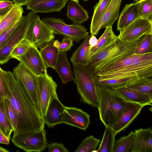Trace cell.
Listing matches in <instances>:
<instances>
[{
	"mask_svg": "<svg viewBox=\"0 0 152 152\" xmlns=\"http://www.w3.org/2000/svg\"><path fill=\"white\" fill-rule=\"evenodd\" d=\"M38 76L47 73V68L38 48L32 45L18 60Z\"/></svg>",
	"mask_w": 152,
	"mask_h": 152,
	"instance_id": "obj_11",
	"label": "cell"
},
{
	"mask_svg": "<svg viewBox=\"0 0 152 152\" xmlns=\"http://www.w3.org/2000/svg\"><path fill=\"white\" fill-rule=\"evenodd\" d=\"M8 113L13 128V135L19 134L18 121L17 113L10 100L7 98Z\"/></svg>",
	"mask_w": 152,
	"mask_h": 152,
	"instance_id": "obj_38",
	"label": "cell"
},
{
	"mask_svg": "<svg viewBox=\"0 0 152 152\" xmlns=\"http://www.w3.org/2000/svg\"><path fill=\"white\" fill-rule=\"evenodd\" d=\"M46 130L19 133L13 135L11 141L16 147L26 152H40L47 147Z\"/></svg>",
	"mask_w": 152,
	"mask_h": 152,
	"instance_id": "obj_6",
	"label": "cell"
},
{
	"mask_svg": "<svg viewBox=\"0 0 152 152\" xmlns=\"http://www.w3.org/2000/svg\"><path fill=\"white\" fill-rule=\"evenodd\" d=\"M84 1H88V0H83Z\"/></svg>",
	"mask_w": 152,
	"mask_h": 152,
	"instance_id": "obj_49",
	"label": "cell"
},
{
	"mask_svg": "<svg viewBox=\"0 0 152 152\" xmlns=\"http://www.w3.org/2000/svg\"><path fill=\"white\" fill-rule=\"evenodd\" d=\"M6 98L16 111L19 133L33 132L44 128V117L41 115L26 89L16 80L12 72L2 70Z\"/></svg>",
	"mask_w": 152,
	"mask_h": 152,
	"instance_id": "obj_1",
	"label": "cell"
},
{
	"mask_svg": "<svg viewBox=\"0 0 152 152\" xmlns=\"http://www.w3.org/2000/svg\"><path fill=\"white\" fill-rule=\"evenodd\" d=\"M126 86L152 97L151 77L139 78L129 83Z\"/></svg>",
	"mask_w": 152,
	"mask_h": 152,
	"instance_id": "obj_31",
	"label": "cell"
},
{
	"mask_svg": "<svg viewBox=\"0 0 152 152\" xmlns=\"http://www.w3.org/2000/svg\"><path fill=\"white\" fill-rule=\"evenodd\" d=\"M132 65H138L134 63L132 54L129 56L124 57L115 61L103 68L95 73V75L96 76H98L100 75L117 71Z\"/></svg>",
	"mask_w": 152,
	"mask_h": 152,
	"instance_id": "obj_29",
	"label": "cell"
},
{
	"mask_svg": "<svg viewBox=\"0 0 152 152\" xmlns=\"http://www.w3.org/2000/svg\"><path fill=\"white\" fill-rule=\"evenodd\" d=\"M24 12L22 6L14 4L11 10L0 19V34L23 18Z\"/></svg>",
	"mask_w": 152,
	"mask_h": 152,
	"instance_id": "obj_26",
	"label": "cell"
},
{
	"mask_svg": "<svg viewBox=\"0 0 152 152\" xmlns=\"http://www.w3.org/2000/svg\"><path fill=\"white\" fill-rule=\"evenodd\" d=\"M144 106L139 104L126 101L124 112L113 130L116 135L127 128L139 115Z\"/></svg>",
	"mask_w": 152,
	"mask_h": 152,
	"instance_id": "obj_17",
	"label": "cell"
},
{
	"mask_svg": "<svg viewBox=\"0 0 152 152\" xmlns=\"http://www.w3.org/2000/svg\"><path fill=\"white\" fill-rule=\"evenodd\" d=\"M75 75L74 82L81 96L80 100L94 107H99L97 85L95 80V73L91 67L73 65Z\"/></svg>",
	"mask_w": 152,
	"mask_h": 152,
	"instance_id": "obj_3",
	"label": "cell"
},
{
	"mask_svg": "<svg viewBox=\"0 0 152 152\" xmlns=\"http://www.w3.org/2000/svg\"><path fill=\"white\" fill-rule=\"evenodd\" d=\"M136 3L139 18L152 21V0H140Z\"/></svg>",
	"mask_w": 152,
	"mask_h": 152,
	"instance_id": "obj_36",
	"label": "cell"
},
{
	"mask_svg": "<svg viewBox=\"0 0 152 152\" xmlns=\"http://www.w3.org/2000/svg\"><path fill=\"white\" fill-rule=\"evenodd\" d=\"M102 139L96 152H112L116 134L111 128L105 127Z\"/></svg>",
	"mask_w": 152,
	"mask_h": 152,
	"instance_id": "obj_32",
	"label": "cell"
},
{
	"mask_svg": "<svg viewBox=\"0 0 152 152\" xmlns=\"http://www.w3.org/2000/svg\"><path fill=\"white\" fill-rule=\"evenodd\" d=\"M131 152H152V130L150 127L135 130Z\"/></svg>",
	"mask_w": 152,
	"mask_h": 152,
	"instance_id": "obj_18",
	"label": "cell"
},
{
	"mask_svg": "<svg viewBox=\"0 0 152 152\" xmlns=\"http://www.w3.org/2000/svg\"><path fill=\"white\" fill-rule=\"evenodd\" d=\"M42 20L53 29L56 34L70 37L77 43L89 34L84 26L74 24L68 25L63 19L59 18L46 17L43 18Z\"/></svg>",
	"mask_w": 152,
	"mask_h": 152,
	"instance_id": "obj_7",
	"label": "cell"
},
{
	"mask_svg": "<svg viewBox=\"0 0 152 152\" xmlns=\"http://www.w3.org/2000/svg\"><path fill=\"white\" fill-rule=\"evenodd\" d=\"M147 33H152V21L139 18L120 31L118 37L121 41L129 42Z\"/></svg>",
	"mask_w": 152,
	"mask_h": 152,
	"instance_id": "obj_10",
	"label": "cell"
},
{
	"mask_svg": "<svg viewBox=\"0 0 152 152\" xmlns=\"http://www.w3.org/2000/svg\"><path fill=\"white\" fill-rule=\"evenodd\" d=\"M55 33L37 15L29 26L25 38L33 45L41 48L55 38Z\"/></svg>",
	"mask_w": 152,
	"mask_h": 152,
	"instance_id": "obj_8",
	"label": "cell"
},
{
	"mask_svg": "<svg viewBox=\"0 0 152 152\" xmlns=\"http://www.w3.org/2000/svg\"><path fill=\"white\" fill-rule=\"evenodd\" d=\"M121 1L122 0H111L101 19L94 28L90 31L91 36L97 35L102 28L109 26H112L119 16Z\"/></svg>",
	"mask_w": 152,
	"mask_h": 152,
	"instance_id": "obj_15",
	"label": "cell"
},
{
	"mask_svg": "<svg viewBox=\"0 0 152 152\" xmlns=\"http://www.w3.org/2000/svg\"><path fill=\"white\" fill-rule=\"evenodd\" d=\"M57 87L56 83L47 73L38 76V94L44 117L51 99L57 95Z\"/></svg>",
	"mask_w": 152,
	"mask_h": 152,
	"instance_id": "obj_9",
	"label": "cell"
},
{
	"mask_svg": "<svg viewBox=\"0 0 152 152\" xmlns=\"http://www.w3.org/2000/svg\"><path fill=\"white\" fill-rule=\"evenodd\" d=\"M142 78L137 75L108 79H101L95 75V80L97 86L115 88L126 86L129 83L139 78Z\"/></svg>",
	"mask_w": 152,
	"mask_h": 152,
	"instance_id": "obj_27",
	"label": "cell"
},
{
	"mask_svg": "<svg viewBox=\"0 0 152 152\" xmlns=\"http://www.w3.org/2000/svg\"><path fill=\"white\" fill-rule=\"evenodd\" d=\"M10 139L4 136L0 132V143L8 145L10 143Z\"/></svg>",
	"mask_w": 152,
	"mask_h": 152,
	"instance_id": "obj_44",
	"label": "cell"
},
{
	"mask_svg": "<svg viewBox=\"0 0 152 152\" xmlns=\"http://www.w3.org/2000/svg\"><path fill=\"white\" fill-rule=\"evenodd\" d=\"M9 151L2 147H0V152H9Z\"/></svg>",
	"mask_w": 152,
	"mask_h": 152,
	"instance_id": "obj_47",
	"label": "cell"
},
{
	"mask_svg": "<svg viewBox=\"0 0 152 152\" xmlns=\"http://www.w3.org/2000/svg\"><path fill=\"white\" fill-rule=\"evenodd\" d=\"M111 0H100L94 7V12L90 27V31L101 19Z\"/></svg>",
	"mask_w": 152,
	"mask_h": 152,
	"instance_id": "obj_34",
	"label": "cell"
},
{
	"mask_svg": "<svg viewBox=\"0 0 152 152\" xmlns=\"http://www.w3.org/2000/svg\"><path fill=\"white\" fill-rule=\"evenodd\" d=\"M90 117L89 114L80 109L65 106L62 123L85 130L90 123Z\"/></svg>",
	"mask_w": 152,
	"mask_h": 152,
	"instance_id": "obj_12",
	"label": "cell"
},
{
	"mask_svg": "<svg viewBox=\"0 0 152 152\" xmlns=\"http://www.w3.org/2000/svg\"><path fill=\"white\" fill-rule=\"evenodd\" d=\"M126 101L137 103L144 106L152 104V97L126 86L114 88Z\"/></svg>",
	"mask_w": 152,
	"mask_h": 152,
	"instance_id": "obj_19",
	"label": "cell"
},
{
	"mask_svg": "<svg viewBox=\"0 0 152 152\" xmlns=\"http://www.w3.org/2000/svg\"><path fill=\"white\" fill-rule=\"evenodd\" d=\"M152 53V33L143 34L139 38L133 54H143Z\"/></svg>",
	"mask_w": 152,
	"mask_h": 152,
	"instance_id": "obj_33",
	"label": "cell"
},
{
	"mask_svg": "<svg viewBox=\"0 0 152 152\" xmlns=\"http://www.w3.org/2000/svg\"><path fill=\"white\" fill-rule=\"evenodd\" d=\"M0 132H1V130H0Z\"/></svg>",
	"mask_w": 152,
	"mask_h": 152,
	"instance_id": "obj_50",
	"label": "cell"
},
{
	"mask_svg": "<svg viewBox=\"0 0 152 152\" xmlns=\"http://www.w3.org/2000/svg\"><path fill=\"white\" fill-rule=\"evenodd\" d=\"M66 53L59 52L54 69L58 74L62 83L64 84L74 80Z\"/></svg>",
	"mask_w": 152,
	"mask_h": 152,
	"instance_id": "obj_22",
	"label": "cell"
},
{
	"mask_svg": "<svg viewBox=\"0 0 152 152\" xmlns=\"http://www.w3.org/2000/svg\"><path fill=\"white\" fill-rule=\"evenodd\" d=\"M136 3L126 4L120 13L117 23V30L121 31L130 23L139 18Z\"/></svg>",
	"mask_w": 152,
	"mask_h": 152,
	"instance_id": "obj_23",
	"label": "cell"
},
{
	"mask_svg": "<svg viewBox=\"0 0 152 152\" xmlns=\"http://www.w3.org/2000/svg\"><path fill=\"white\" fill-rule=\"evenodd\" d=\"M66 15L76 24L81 25L89 18L88 11L78 2L72 0L67 2Z\"/></svg>",
	"mask_w": 152,
	"mask_h": 152,
	"instance_id": "obj_21",
	"label": "cell"
},
{
	"mask_svg": "<svg viewBox=\"0 0 152 152\" xmlns=\"http://www.w3.org/2000/svg\"><path fill=\"white\" fill-rule=\"evenodd\" d=\"M48 152H69L64 145L61 143L52 142L47 145Z\"/></svg>",
	"mask_w": 152,
	"mask_h": 152,
	"instance_id": "obj_41",
	"label": "cell"
},
{
	"mask_svg": "<svg viewBox=\"0 0 152 152\" xmlns=\"http://www.w3.org/2000/svg\"><path fill=\"white\" fill-rule=\"evenodd\" d=\"M97 39L95 36H91L89 40V44L90 48H91L95 45L97 43Z\"/></svg>",
	"mask_w": 152,
	"mask_h": 152,
	"instance_id": "obj_45",
	"label": "cell"
},
{
	"mask_svg": "<svg viewBox=\"0 0 152 152\" xmlns=\"http://www.w3.org/2000/svg\"><path fill=\"white\" fill-rule=\"evenodd\" d=\"M65 106L59 100L57 95L51 99L44 117L45 124L50 128L63 123Z\"/></svg>",
	"mask_w": 152,
	"mask_h": 152,
	"instance_id": "obj_16",
	"label": "cell"
},
{
	"mask_svg": "<svg viewBox=\"0 0 152 152\" xmlns=\"http://www.w3.org/2000/svg\"><path fill=\"white\" fill-rule=\"evenodd\" d=\"M21 20L17 21L11 27L0 34V46L6 41L13 32Z\"/></svg>",
	"mask_w": 152,
	"mask_h": 152,
	"instance_id": "obj_42",
	"label": "cell"
},
{
	"mask_svg": "<svg viewBox=\"0 0 152 152\" xmlns=\"http://www.w3.org/2000/svg\"><path fill=\"white\" fill-rule=\"evenodd\" d=\"M2 70L0 67V96L4 98H6L4 81L2 75Z\"/></svg>",
	"mask_w": 152,
	"mask_h": 152,
	"instance_id": "obj_43",
	"label": "cell"
},
{
	"mask_svg": "<svg viewBox=\"0 0 152 152\" xmlns=\"http://www.w3.org/2000/svg\"><path fill=\"white\" fill-rule=\"evenodd\" d=\"M68 0H29L26 5L34 13L60 12Z\"/></svg>",
	"mask_w": 152,
	"mask_h": 152,
	"instance_id": "obj_14",
	"label": "cell"
},
{
	"mask_svg": "<svg viewBox=\"0 0 152 152\" xmlns=\"http://www.w3.org/2000/svg\"><path fill=\"white\" fill-rule=\"evenodd\" d=\"M90 37L89 34L87 35L73 53L70 58L72 65L83 67L89 66V59L88 53L90 48L89 40Z\"/></svg>",
	"mask_w": 152,
	"mask_h": 152,
	"instance_id": "obj_24",
	"label": "cell"
},
{
	"mask_svg": "<svg viewBox=\"0 0 152 152\" xmlns=\"http://www.w3.org/2000/svg\"><path fill=\"white\" fill-rule=\"evenodd\" d=\"M12 73L16 80L28 92L40 115L43 117L38 94V76L20 62L14 68Z\"/></svg>",
	"mask_w": 152,
	"mask_h": 152,
	"instance_id": "obj_5",
	"label": "cell"
},
{
	"mask_svg": "<svg viewBox=\"0 0 152 152\" xmlns=\"http://www.w3.org/2000/svg\"><path fill=\"white\" fill-rule=\"evenodd\" d=\"M33 45L28 40L24 38L15 47L10 54L11 58L18 60L19 58Z\"/></svg>",
	"mask_w": 152,
	"mask_h": 152,
	"instance_id": "obj_37",
	"label": "cell"
},
{
	"mask_svg": "<svg viewBox=\"0 0 152 152\" xmlns=\"http://www.w3.org/2000/svg\"><path fill=\"white\" fill-rule=\"evenodd\" d=\"M134 75H137L142 78L151 77L152 64L132 65L117 71L97 77L101 79H108L127 77Z\"/></svg>",
	"mask_w": 152,
	"mask_h": 152,
	"instance_id": "obj_13",
	"label": "cell"
},
{
	"mask_svg": "<svg viewBox=\"0 0 152 152\" xmlns=\"http://www.w3.org/2000/svg\"><path fill=\"white\" fill-rule=\"evenodd\" d=\"M106 28L103 33L98 39L96 45L89 48L88 53L89 60L92 56L106 47L117 37L118 36L113 31L112 26H109Z\"/></svg>",
	"mask_w": 152,
	"mask_h": 152,
	"instance_id": "obj_28",
	"label": "cell"
},
{
	"mask_svg": "<svg viewBox=\"0 0 152 152\" xmlns=\"http://www.w3.org/2000/svg\"></svg>",
	"mask_w": 152,
	"mask_h": 152,
	"instance_id": "obj_51",
	"label": "cell"
},
{
	"mask_svg": "<svg viewBox=\"0 0 152 152\" xmlns=\"http://www.w3.org/2000/svg\"><path fill=\"white\" fill-rule=\"evenodd\" d=\"M60 43L58 40L53 39L40 48L39 50L46 66L54 70L59 51Z\"/></svg>",
	"mask_w": 152,
	"mask_h": 152,
	"instance_id": "obj_20",
	"label": "cell"
},
{
	"mask_svg": "<svg viewBox=\"0 0 152 152\" xmlns=\"http://www.w3.org/2000/svg\"><path fill=\"white\" fill-rule=\"evenodd\" d=\"M100 119L113 129L124 113L126 101L114 88L97 86Z\"/></svg>",
	"mask_w": 152,
	"mask_h": 152,
	"instance_id": "obj_2",
	"label": "cell"
},
{
	"mask_svg": "<svg viewBox=\"0 0 152 152\" xmlns=\"http://www.w3.org/2000/svg\"><path fill=\"white\" fill-rule=\"evenodd\" d=\"M0 129L1 133L10 139L13 128L9 114L7 99L0 96Z\"/></svg>",
	"mask_w": 152,
	"mask_h": 152,
	"instance_id": "obj_25",
	"label": "cell"
},
{
	"mask_svg": "<svg viewBox=\"0 0 152 152\" xmlns=\"http://www.w3.org/2000/svg\"><path fill=\"white\" fill-rule=\"evenodd\" d=\"M14 4L17 5L22 6L26 5L29 0H12Z\"/></svg>",
	"mask_w": 152,
	"mask_h": 152,
	"instance_id": "obj_46",
	"label": "cell"
},
{
	"mask_svg": "<svg viewBox=\"0 0 152 152\" xmlns=\"http://www.w3.org/2000/svg\"><path fill=\"white\" fill-rule=\"evenodd\" d=\"M13 2L9 0H0V18L7 15L13 7Z\"/></svg>",
	"mask_w": 152,
	"mask_h": 152,
	"instance_id": "obj_39",
	"label": "cell"
},
{
	"mask_svg": "<svg viewBox=\"0 0 152 152\" xmlns=\"http://www.w3.org/2000/svg\"><path fill=\"white\" fill-rule=\"evenodd\" d=\"M37 15L31 11L26 16L23 17L13 32L0 46V64L6 63L11 58L10 54L12 50L25 38L29 26Z\"/></svg>",
	"mask_w": 152,
	"mask_h": 152,
	"instance_id": "obj_4",
	"label": "cell"
},
{
	"mask_svg": "<svg viewBox=\"0 0 152 152\" xmlns=\"http://www.w3.org/2000/svg\"><path fill=\"white\" fill-rule=\"evenodd\" d=\"M72 0L74 1L77 2H78V0Z\"/></svg>",
	"mask_w": 152,
	"mask_h": 152,
	"instance_id": "obj_48",
	"label": "cell"
},
{
	"mask_svg": "<svg viewBox=\"0 0 152 152\" xmlns=\"http://www.w3.org/2000/svg\"><path fill=\"white\" fill-rule=\"evenodd\" d=\"M134 138V132L132 131L128 135L115 140L112 152H129L132 148Z\"/></svg>",
	"mask_w": 152,
	"mask_h": 152,
	"instance_id": "obj_30",
	"label": "cell"
},
{
	"mask_svg": "<svg viewBox=\"0 0 152 152\" xmlns=\"http://www.w3.org/2000/svg\"><path fill=\"white\" fill-rule=\"evenodd\" d=\"M100 142V140L92 135L85 138L80 144L75 152H96V149Z\"/></svg>",
	"mask_w": 152,
	"mask_h": 152,
	"instance_id": "obj_35",
	"label": "cell"
},
{
	"mask_svg": "<svg viewBox=\"0 0 152 152\" xmlns=\"http://www.w3.org/2000/svg\"><path fill=\"white\" fill-rule=\"evenodd\" d=\"M73 40L71 38L64 36L58 48L59 52L64 53L71 50L73 45Z\"/></svg>",
	"mask_w": 152,
	"mask_h": 152,
	"instance_id": "obj_40",
	"label": "cell"
}]
</instances>
